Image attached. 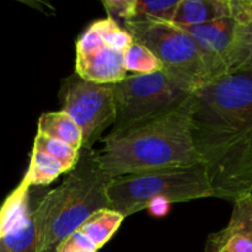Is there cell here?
I'll return each mask as SVG.
<instances>
[{"mask_svg": "<svg viewBox=\"0 0 252 252\" xmlns=\"http://www.w3.org/2000/svg\"><path fill=\"white\" fill-rule=\"evenodd\" d=\"M192 134L213 198L252 193V71L238 70L194 89Z\"/></svg>", "mask_w": 252, "mask_h": 252, "instance_id": "1", "label": "cell"}, {"mask_svg": "<svg viewBox=\"0 0 252 252\" xmlns=\"http://www.w3.org/2000/svg\"><path fill=\"white\" fill-rule=\"evenodd\" d=\"M106 175H123L202 165L192 134L191 96L175 110L147 123L110 132L96 150Z\"/></svg>", "mask_w": 252, "mask_h": 252, "instance_id": "2", "label": "cell"}, {"mask_svg": "<svg viewBox=\"0 0 252 252\" xmlns=\"http://www.w3.org/2000/svg\"><path fill=\"white\" fill-rule=\"evenodd\" d=\"M111 177L97 162L96 150L80 149L75 167L66 179L46 192L34 211L37 252H57L59 243L78 230L89 217L110 208Z\"/></svg>", "mask_w": 252, "mask_h": 252, "instance_id": "3", "label": "cell"}, {"mask_svg": "<svg viewBox=\"0 0 252 252\" xmlns=\"http://www.w3.org/2000/svg\"><path fill=\"white\" fill-rule=\"evenodd\" d=\"M213 191L202 165L154 170L115 177L107 187L110 208L125 218L152 204L211 198Z\"/></svg>", "mask_w": 252, "mask_h": 252, "instance_id": "4", "label": "cell"}, {"mask_svg": "<svg viewBox=\"0 0 252 252\" xmlns=\"http://www.w3.org/2000/svg\"><path fill=\"white\" fill-rule=\"evenodd\" d=\"M116 120L111 132H121L147 123L181 106L193 89L165 70L128 75L112 85Z\"/></svg>", "mask_w": 252, "mask_h": 252, "instance_id": "5", "label": "cell"}, {"mask_svg": "<svg viewBox=\"0 0 252 252\" xmlns=\"http://www.w3.org/2000/svg\"><path fill=\"white\" fill-rule=\"evenodd\" d=\"M125 30L159 59L162 70L193 90L209 81L198 47L181 27L171 22L134 21L125 22Z\"/></svg>", "mask_w": 252, "mask_h": 252, "instance_id": "6", "label": "cell"}, {"mask_svg": "<svg viewBox=\"0 0 252 252\" xmlns=\"http://www.w3.org/2000/svg\"><path fill=\"white\" fill-rule=\"evenodd\" d=\"M62 110L70 116L83 134L81 149H93L106 128L116 120L112 85L84 80L76 74L63 81L59 91Z\"/></svg>", "mask_w": 252, "mask_h": 252, "instance_id": "7", "label": "cell"}, {"mask_svg": "<svg viewBox=\"0 0 252 252\" xmlns=\"http://www.w3.org/2000/svg\"><path fill=\"white\" fill-rule=\"evenodd\" d=\"M235 27L236 21L231 17L198 26L181 27L198 47L208 71L209 81L230 73V54Z\"/></svg>", "mask_w": 252, "mask_h": 252, "instance_id": "8", "label": "cell"}, {"mask_svg": "<svg viewBox=\"0 0 252 252\" xmlns=\"http://www.w3.org/2000/svg\"><path fill=\"white\" fill-rule=\"evenodd\" d=\"M233 204L228 225L208 236L204 252H252V193Z\"/></svg>", "mask_w": 252, "mask_h": 252, "instance_id": "9", "label": "cell"}, {"mask_svg": "<svg viewBox=\"0 0 252 252\" xmlns=\"http://www.w3.org/2000/svg\"><path fill=\"white\" fill-rule=\"evenodd\" d=\"M75 74L84 80L107 85L121 83L128 76L123 53L106 47L89 53H76Z\"/></svg>", "mask_w": 252, "mask_h": 252, "instance_id": "10", "label": "cell"}, {"mask_svg": "<svg viewBox=\"0 0 252 252\" xmlns=\"http://www.w3.org/2000/svg\"><path fill=\"white\" fill-rule=\"evenodd\" d=\"M229 17L230 0H179L171 24L180 27L198 26Z\"/></svg>", "mask_w": 252, "mask_h": 252, "instance_id": "11", "label": "cell"}, {"mask_svg": "<svg viewBox=\"0 0 252 252\" xmlns=\"http://www.w3.org/2000/svg\"><path fill=\"white\" fill-rule=\"evenodd\" d=\"M46 189L37 187L33 206L30 213L0 239V252H37V231L34 211L46 194Z\"/></svg>", "mask_w": 252, "mask_h": 252, "instance_id": "12", "label": "cell"}, {"mask_svg": "<svg viewBox=\"0 0 252 252\" xmlns=\"http://www.w3.org/2000/svg\"><path fill=\"white\" fill-rule=\"evenodd\" d=\"M37 133L62 140L76 150L81 149L83 134L80 128L75 121L63 111L41 115L37 125Z\"/></svg>", "mask_w": 252, "mask_h": 252, "instance_id": "13", "label": "cell"}, {"mask_svg": "<svg viewBox=\"0 0 252 252\" xmlns=\"http://www.w3.org/2000/svg\"><path fill=\"white\" fill-rule=\"evenodd\" d=\"M37 187H27L21 182L5 199L0 208V239L17 225L31 211Z\"/></svg>", "mask_w": 252, "mask_h": 252, "instance_id": "14", "label": "cell"}, {"mask_svg": "<svg viewBox=\"0 0 252 252\" xmlns=\"http://www.w3.org/2000/svg\"><path fill=\"white\" fill-rule=\"evenodd\" d=\"M125 217L111 208H103L89 217L79 230L90 239L96 249H101L118 230Z\"/></svg>", "mask_w": 252, "mask_h": 252, "instance_id": "15", "label": "cell"}, {"mask_svg": "<svg viewBox=\"0 0 252 252\" xmlns=\"http://www.w3.org/2000/svg\"><path fill=\"white\" fill-rule=\"evenodd\" d=\"M65 172V169L61 162L41 150L33 149L30 166L21 184L27 187L47 186Z\"/></svg>", "mask_w": 252, "mask_h": 252, "instance_id": "16", "label": "cell"}, {"mask_svg": "<svg viewBox=\"0 0 252 252\" xmlns=\"http://www.w3.org/2000/svg\"><path fill=\"white\" fill-rule=\"evenodd\" d=\"M179 0H133L132 14L128 22L134 21H161L172 22Z\"/></svg>", "mask_w": 252, "mask_h": 252, "instance_id": "17", "label": "cell"}, {"mask_svg": "<svg viewBox=\"0 0 252 252\" xmlns=\"http://www.w3.org/2000/svg\"><path fill=\"white\" fill-rule=\"evenodd\" d=\"M238 70L252 71V22H236L230 54V73Z\"/></svg>", "mask_w": 252, "mask_h": 252, "instance_id": "18", "label": "cell"}, {"mask_svg": "<svg viewBox=\"0 0 252 252\" xmlns=\"http://www.w3.org/2000/svg\"><path fill=\"white\" fill-rule=\"evenodd\" d=\"M125 69L132 75H145L162 70L159 59L143 44L133 42L129 48L123 53Z\"/></svg>", "mask_w": 252, "mask_h": 252, "instance_id": "19", "label": "cell"}, {"mask_svg": "<svg viewBox=\"0 0 252 252\" xmlns=\"http://www.w3.org/2000/svg\"><path fill=\"white\" fill-rule=\"evenodd\" d=\"M33 149L41 150L61 162L65 169L66 174L75 167L79 160V154H80V150L74 149L66 143L47 137L44 134H39V133H37L36 138H34Z\"/></svg>", "mask_w": 252, "mask_h": 252, "instance_id": "20", "label": "cell"}, {"mask_svg": "<svg viewBox=\"0 0 252 252\" xmlns=\"http://www.w3.org/2000/svg\"><path fill=\"white\" fill-rule=\"evenodd\" d=\"M94 26L97 30L98 34L101 37L103 46L106 48H110L112 51L125 53L130 44L134 42L133 37L130 36L129 32L126 31L125 29L117 24V21L110 19H102L94 22Z\"/></svg>", "mask_w": 252, "mask_h": 252, "instance_id": "21", "label": "cell"}, {"mask_svg": "<svg viewBox=\"0 0 252 252\" xmlns=\"http://www.w3.org/2000/svg\"><path fill=\"white\" fill-rule=\"evenodd\" d=\"M81 250H97V249L91 243L90 239L84 235L79 229L62 240L57 248V252H78Z\"/></svg>", "mask_w": 252, "mask_h": 252, "instance_id": "22", "label": "cell"}, {"mask_svg": "<svg viewBox=\"0 0 252 252\" xmlns=\"http://www.w3.org/2000/svg\"><path fill=\"white\" fill-rule=\"evenodd\" d=\"M108 17L112 20L121 19L125 22L130 20L133 0H106L102 2Z\"/></svg>", "mask_w": 252, "mask_h": 252, "instance_id": "23", "label": "cell"}, {"mask_svg": "<svg viewBox=\"0 0 252 252\" xmlns=\"http://www.w3.org/2000/svg\"><path fill=\"white\" fill-rule=\"evenodd\" d=\"M231 19L239 24L252 22V0H230Z\"/></svg>", "mask_w": 252, "mask_h": 252, "instance_id": "24", "label": "cell"}, {"mask_svg": "<svg viewBox=\"0 0 252 252\" xmlns=\"http://www.w3.org/2000/svg\"><path fill=\"white\" fill-rule=\"evenodd\" d=\"M78 252H97V250H81V251H78Z\"/></svg>", "mask_w": 252, "mask_h": 252, "instance_id": "25", "label": "cell"}]
</instances>
